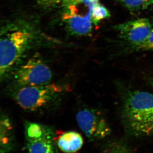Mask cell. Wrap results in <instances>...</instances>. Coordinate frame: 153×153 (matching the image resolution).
Listing matches in <instances>:
<instances>
[{"label": "cell", "mask_w": 153, "mask_h": 153, "mask_svg": "<svg viewBox=\"0 0 153 153\" xmlns=\"http://www.w3.org/2000/svg\"><path fill=\"white\" fill-rule=\"evenodd\" d=\"M38 4L45 9L51 8L56 6L55 0H37Z\"/></svg>", "instance_id": "9a60e30c"}, {"label": "cell", "mask_w": 153, "mask_h": 153, "mask_svg": "<svg viewBox=\"0 0 153 153\" xmlns=\"http://www.w3.org/2000/svg\"><path fill=\"white\" fill-rule=\"evenodd\" d=\"M63 18L68 30L77 36H85L89 34L92 30L91 14L96 4L86 0H63Z\"/></svg>", "instance_id": "277c9868"}, {"label": "cell", "mask_w": 153, "mask_h": 153, "mask_svg": "<svg viewBox=\"0 0 153 153\" xmlns=\"http://www.w3.org/2000/svg\"><path fill=\"white\" fill-rule=\"evenodd\" d=\"M149 82L151 85H152V86L153 87V76L151 77L150 79Z\"/></svg>", "instance_id": "ac0fdd59"}, {"label": "cell", "mask_w": 153, "mask_h": 153, "mask_svg": "<svg viewBox=\"0 0 153 153\" xmlns=\"http://www.w3.org/2000/svg\"><path fill=\"white\" fill-rule=\"evenodd\" d=\"M34 29L25 22H14L1 29L0 41V75L4 76L36 40Z\"/></svg>", "instance_id": "6da1fadb"}, {"label": "cell", "mask_w": 153, "mask_h": 153, "mask_svg": "<svg viewBox=\"0 0 153 153\" xmlns=\"http://www.w3.org/2000/svg\"><path fill=\"white\" fill-rule=\"evenodd\" d=\"M76 117L78 126L90 140H102L111 134L109 124L96 110H80L76 114Z\"/></svg>", "instance_id": "8992f818"}, {"label": "cell", "mask_w": 153, "mask_h": 153, "mask_svg": "<svg viewBox=\"0 0 153 153\" xmlns=\"http://www.w3.org/2000/svg\"><path fill=\"white\" fill-rule=\"evenodd\" d=\"M15 100L20 107L27 110H35L49 104L62 92L61 85L55 83L19 88Z\"/></svg>", "instance_id": "3957f363"}, {"label": "cell", "mask_w": 153, "mask_h": 153, "mask_svg": "<svg viewBox=\"0 0 153 153\" xmlns=\"http://www.w3.org/2000/svg\"><path fill=\"white\" fill-rule=\"evenodd\" d=\"M52 78L49 66L40 58L35 57L19 67L14 75V81L21 88L48 84Z\"/></svg>", "instance_id": "5b68a950"}, {"label": "cell", "mask_w": 153, "mask_h": 153, "mask_svg": "<svg viewBox=\"0 0 153 153\" xmlns=\"http://www.w3.org/2000/svg\"><path fill=\"white\" fill-rule=\"evenodd\" d=\"M123 6L131 10H140L153 4V0H119Z\"/></svg>", "instance_id": "4fadbf2b"}, {"label": "cell", "mask_w": 153, "mask_h": 153, "mask_svg": "<svg viewBox=\"0 0 153 153\" xmlns=\"http://www.w3.org/2000/svg\"><path fill=\"white\" fill-rule=\"evenodd\" d=\"M25 130L27 140L39 138L50 132L43 126L35 123H27Z\"/></svg>", "instance_id": "30bf717a"}, {"label": "cell", "mask_w": 153, "mask_h": 153, "mask_svg": "<svg viewBox=\"0 0 153 153\" xmlns=\"http://www.w3.org/2000/svg\"><path fill=\"white\" fill-rule=\"evenodd\" d=\"M63 0H55V5L56 6L57 5L63 2Z\"/></svg>", "instance_id": "2e32d148"}, {"label": "cell", "mask_w": 153, "mask_h": 153, "mask_svg": "<svg viewBox=\"0 0 153 153\" xmlns=\"http://www.w3.org/2000/svg\"><path fill=\"white\" fill-rule=\"evenodd\" d=\"M114 28L120 37L132 47L144 42L152 30L150 22L147 19L129 21L117 25Z\"/></svg>", "instance_id": "52a82bcc"}, {"label": "cell", "mask_w": 153, "mask_h": 153, "mask_svg": "<svg viewBox=\"0 0 153 153\" xmlns=\"http://www.w3.org/2000/svg\"><path fill=\"white\" fill-rule=\"evenodd\" d=\"M122 116L126 128L136 136L153 134V94L131 91L123 98Z\"/></svg>", "instance_id": "7a4b0ae2"}, {"label": "cell", "mask_w": 153, "mask_h": 153, "mask_svg": "<svg viewBox=\"0 0 153 153\" xmlns=\"http://www.w3.org/2000/svg\"><path fill=\"white\" fill-rule=\"evenodd\" d=\"M83 140L80 134L74 131L65 132L57 140L60 150L66 153L76 152L82 148Z\"/></svg>", "instance_id": "ba28073f"}, {"label": "cell", "mask_w": 153, "mask_h": 153, "mask_svg": "<svg viewBox=\"0 0 153 153\" xmlns=\"http://www.w3.org/2000/svg\"><path fill=\"white\" fill-rule=\"evenodd\" d=\"M109 10L104 6L97 3L94 7L91 14V20L92 24L97 25L99 22L103 19L110 17Z\"/></svg>", "instance_id": "7c38bea8"}, {"label": "cell", "mask_w": 153, "mask_h": 153, "mask_svg": "<svg viewBox=\"0 0 153 153\" xmlns=\"http://www.w3.org/2000/svg\"><path fill=\"white\" fill-rule=\"evenodd\" d=\"M132 48L136 50H153V30L144 42Z\"/></svg>", "instance_id": "5bb4252c"}, {"label": "cell", "mask_w": 153, "mask_h": 153, "mask_svg": "<svg viewBox=\"0 0 153 153\" xmlns=\"http://www.w3.org/2000/svg\"><path fill=\"white\" fill-rule=\"evenodd\" d=\"M102 153H132L125 143L119 140H113L105 144Z\"/></svg>", "instance_id": "8fae6325"}, {"label": "cell", "mask_w": 153, "mask_h": 153, "mask_svg": "<svg viewBox=\"0 0 153 153\" xmlns=\"http://www.w3.org/2000/svg\"><path fill=\"white\" fill-rule=\"evenodd\" d=\"M29 153H55L51 132L36 139L28 140Z\"/></svg>", "instance_id": "9c48e42d"}, {"label": "cell", "mask_w": 153, "mask_h": 153, "mask_svg": "<svg viewBox=\"0 0 153 153\" xmlns=\"http://www.w3.org/2000/svg\"><path fill=\"white\" fill-rule=\"evenodd\" d=\"M87 2L89 3H98L99 0H86Z\"/></svg>", "instance_id": "e0dca14e"}]
</instances>
